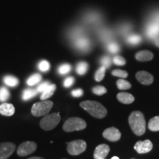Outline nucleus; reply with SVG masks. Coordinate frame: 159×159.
<instances>
[{
	"label": "nucleus",
	"instance_id": "nucleus-28",
	"mask_svg": "<svg viewBox=\"0 0 159 159\" xmlns=\"http://www.w3.org/2000/svg\"><path fill=\"white\" fill-rule=\"evenodd\" d=\"M10 92L5 87L0 88V101L1 102H5L6 100L9 99Z\"/></svg>",
	"mask_w": 159,
	"mask_h": 159
},
{
	"label": "nucleus",
	"instance_id": "nucleus-41",
	"mask_svg": "<svg viewBox=\"0 0 159 159\" xmlns=\"http://www.w3.org/2000/svg\"><path fill=\"white\" fill-rule=\"evenodd\" d=\"M63 159H66V158H63Z\"/></svg>",
	"mask_w": 159,
	"mask_h": 159
},
{
	"label": "nucleus",
	"instance_id": "nucleus-7",
	"mask_svg": "<svg viewBox=\"0 0 159 159\" xmlns=\"http://www.w3.org/2000/svg\"><path fill=\"white\" fill-rule=\"evenodd\" d=\"M86 142L83 140H75L67 143V151L71 156H78L86 150Z\"/></svg>",
	"mask_w": 159,
	"mask_h": 159
},
{
	"label": "nucleus",
	"instance_id": "nucleus-34",
	"mask_svg": "<svg viewBox=\"0 0 159 159\" xmlns=\"http://www.w3.org/2000/svg\"><path fill=\"white\" fill-rule=\"evenodd\" d=\"M112 61L116 66H124L126 63V61L124 57L119 56V55H116V56L113 57Z\"/></svg>",
	"mask_w": 159,
	"mask_h": 159
},
{
	"label": "nucleus",
	"instance_id": "nucleus-32",
	"mask_svg": "<svg viewBox=\"0 0 159 159\" xmlns=\"http://www.w3.org/2000/svg\"><path fill=\"white\" fill-rule=\"evenodd\" d=\"M112 75H114L115 77H119L121 78L124 79L128 77V72L125 70H121V69H115L112 71Z\"/></svg>",
	"mask_w": 159,
	"mask_h": 159
},
{
	"label": "nucleus",
	"instance_id": "nucleus-25",
	"mask_svg": "<svg viewBox=\"0 0 159 159\" xmlns=\"http://www.w3.org/2000/svg\"><path fill=\"white\" fill-rule=\"evenodd\" d=\"M116 85L120 90H127L131 88V84L124 79H119L116 81Z\"/></svg>",
	"mask_w": 159,
	"mask_h": 159
},
{
	"label": "nucleus",
	"instance_id": "nucleus-27",
	"mask_svg": "<svg viewBox=\"0 0 159 159\" xmlns=\"http://www.w3.org/2000/svg\"><path fill=\"white\" fill-rule=\"evenodd\" d=\"M71 69V65L68 64V63H63V64L61 65L58 67V69H57V71L60 75H64L68 74L69 72H70Z\"/></svg>",
	"mask_w": 159,
	"mask_h": 159
},
{
	"label": "nucleus",
	"instance_id": "nucleus-1",
	"mask_svg": "<svg viewBox=\"0 0 159 159\" xmlns=\"http://www.w3.org/2000/svg\"><path fill=\"white\" fill-rule=\"evenodd\" d=\"M128 122L133 132L136 136H142L146 131V121L144 114L140 111H134L128 118Z\"/></svg>",
	"mask_w": 159,
	"mask_h": 159
},
{
	"label": "nucleus",
	"instance_id": "nucleus-14",
	"mask_svg": "<svg viewBox=\"0 0 159 159\" xmlns=\"http://www.w3.org/2000/svg\"><path fill=\"white\" fill-rule=\"evenodd\" d=\"M15 108L13 105L10 103H3L0 105V114L3 116H11L14 114Z\"/></svg>",
	"mask_w": 159,
	"mask_h": 159
},
{
	"label": "nucleus",
	"instance_id": "nucleus-35",
	"mask_svg": "<svg viewBox=\"0 0 159 159\" xmlns=\"http://www.w3.org/2000/svg\"><path fill=\"white\" fill-rule=\"evenodd\" d=\"M49 85H50V83H49V81H45V82L41 83V84L39 85V86L37 87V89H36L37 92L38 93H42L43 91H44Z\"/></svg>",
	"mask_w": 159,
	"mask_h": 159
},
{
	"label": "nucleus",
	"instance_id": "nucleus-26",
	"mask_svg": "<svg viewBox=\"0 0 159 159\" xmlns=\"http://www.w3.org/2000/svg\"><path fill=\"white\" fill-rule=\"evenodd\" d=\"M127 41L131 45H137L142 41V37L139 35H130L127 39Z\"/></svg>",
	"mask_w": 159,
	"mask_h": 159
},
{
	"label": "nucleus",
	"instance_id": "nucleus-13",
	"mask_svg": "<svg viewBox=\"0 0 159 159\" xmlns=\"http://www.w3.org/2000/svg\"><path fill=\"white\" fill-rule=\"evenodd\" d=\"M136 79L143 85H150L153 83V76L148 71H140L136 75Z\"/></svg>",
	"mask_w": 159,
	"mask_h": 159
},
{
	"label": "nucleus",
	"instance_id": "nucleus-3",
	"mask_svg": "<svg viewBox=\"0 0 159 159\" xmlns=\"http://www.w3.org/2000/svg\"><path fill=\"white\" fill-rule=\"evenodd\" d=\"M74 39L75 47L80 51L86 52L91 47L89 39L83 34V32L80 29H76L73 30L71 35Z\"/></svg>",
	"mask_w": 159,
	"mask_h": 159
},
{
	"label": "nucleus",
	"instance_id": "nucleus-21",
	"mask_svg": "<svg viewBox=\"0 0 159 159\" xmlns=\"http://www.w3.org/2000/svg\"><path fill=\"white\" fill-rule=\"evenodd\" d=\"M89 69V64L86 62L82 61L77 63L76 66V72L79 75H83L87 72Z\"/></svg>",
	"mask_w": 159,
	"mask_h": 159
},
{
	"label": "nucleus",
	"instance_id": "nucleus-22",
	"mask_svg": "<svg viewBox=\"0 0 159 159\" xmlns=\"http://www.w3.org/2000/svg\"><path fill=\"white\" fill-rule=\"evenodd\" d=\"M37 94H38L37 91L35 90V89H27L23 91L22 99L25 101L29 100V99H30L33 98V97L36 96Z\"/></svg>",
	"mask_w": 159,
	"mask_h": 159
},
{
	"label": "nucleus",
	"instance_id": "nucleus-6",
	"mask_svg": "<svg viewBox=\"0 0 159 159\" xmlns=\"http://www.w3.org/2000/svg\"><path fill=\"white\" fill-rule=\"evenodd\" d=\"M61 121V115L59 113L47 115L40 122V126L44 130H50L55 128Z\"/></svg>",
	"mask_w": 159,
	"mask_h": 159
},
{
	"label": "nucleus",
	"instance_id": "nucleus-16",
	"mask_svg": "<svg viewBox=\"0 0 159 159\" xmlns=\"http://www.w3.org/2000/svg\"><path fill=\"white\" fill-rule=\"evenodd\" d=\"M159 35V24L152 23L148 26L147 29V35L150 39H155Z\"/></svg>",
	"mask_w": 159,
	"mask_h": 159
},
{
	"label": "nucleus",
	"instance_id": "nucleus-2",
	"mask_svg": "<svg viewBox=\"0 0 159 159\" xmlns=\"http://www.w3.org/2000/svg\"><path fill=\"white\" fill-rule=\"evenodd\" d=\"M80 107L90 114L91 116L98 119H102L107 115V110L102 104L96 101L86 100L80 103Z\"/></svg>",
	"mask_w": 159,
	"mask_h": 159
},
{
	"label": "nucleus",
	"instance_id": "nucleus-39",
	"mask_svg": "<svg viewBox=\"0 0 159 159\" xmlns=\"http://www.w3.org/2000/svg\"><path fill=\"white\" fill-rule=\"evenodd\" d=\"M28 159H44L43 158H41V157H31Z\"/></svg>",
	"mask_w": 159,
	"mask_h": 159
},
{
	"label": "nucleus",
	"instance_id": "nucleus-9",
	"mask_svg": "<svg viewBox=\"0 0 159 159\" xmlns=\"http://www.w3.org/2000/svg\"><path fill=\"white\" fill-rule=\"evenodd\" d=\"M15 144L11 142L0 143V159H7L16 150Z\"/></svg>",
	"mask_w": 159,
	"mask_h": 159
},
{
	"label": "nucleus",
	"instance_id": "nucleus-12",
	"mask_svg": "<svg viewBox=\"0 0 159 159\" xmlns=\"http://www.w3.org/2000/svg\"><path fill=\"white\" fill-rule=\"evenodd\" d=\"M110 152V148L108 145L102 144H99L95 149L94 152V159H105Z\"/></svg>",
	"mask_w": 159,
	"mask_h": 159
},
{
	"label": "nucleus",
	"instance_id": "nucleus-30",
	"mask_svg": "<svg viewBox=\"0 0 159 159\" xmlns=\"http://www.w3.org/2000/svg\"><path fill=\"white\" fill-rule=\"evenodd\" d=\"M107 49L111 53L115 54L119 51V46L116 42H110L107 46Z\"/></svg>",
	"mask_w": 159,
	"mask_h": 159
},
{
	"label": "nucleus",
	"instance_id": "nucleus-5",
	"mask_svg": "<svg viewBox=\"0 0 159 159\" xmlns=\"http://www.w3.org/2000/svg\"><path fill=\"white\" fill-rule=\"evenodd\" d=\"M53 106V102L49 100H43L35 103L32 107L31 112L35 116H42L47 115Z\"/></svg>",
	"mask_w": 159,
	"mask_h": 159
},
{
	"label": "nucleus",
	"instance_id": "nucleus-20",
	"mask_svg": "<svg viewBox=\"0 0 159 159\" xmlns=\"http://www.w3.org/2000/svg\"><path fill=\"white\" fill-rule=\"evenodd\" d=\"M3 80H4V83L10 87H16L19 85V80H18L16 77L11 76V75L5 76L4 77Z\"/></svg>",
	"mask_w": 159,
	"mask_h": 159
},
{
	"label": "nucleus",
	"instance_id": "nucleus-10",
	"mask_svg": "<svg viewBox=\"0 0 159 159\" xmlns=\"http://www.w3.org/2000/svg\"><path fill=\"white\" fill-rule=\"evenodd\" d=\"M153 145L150 140L147 139L144 141H139L134 145V149L139 154L148 153L152 150Z\"/></svg>",
	"mask_w": 159,
	"mask_h": 159
},
{
	"label": "nucleus",
	"instance_id": "nucleus-17",
	"mask_svg": "<svg viewBox=\"0 0 159 159\" xmlns=\"http://www.w3.org/2000/svg\"><path fill=\"white\" fill-rule=\"evenodd\" d=\"M153 58V54L150 51H140L136 54V59L139 61H149Z\"/></svg>",
	"mask_w": 159,
	"mask_h": 159
},
{
	"label": "nucleus",
	"instance_id": "nucleus-18",
	"mask_svg": "<svg viewBox=\"0 0 159 159\" xmlns=\"http://www.w3.org/2000/svg\"><path fill=\"white\" fill-rule=\"evenodd\" d=\"M55 89H56V85L55 84H50L45 89L44 91L41 93V100H46V99H49V97L52 96L54 94Z\"/></svg>",
	"mask_w": 159,
	"mask_h": 159
},
{
	"label": "nucleus",
	"instance_id": "nucleus-23",
	"mask_svg": "<svg viewBox=\"0 0 159 159\" xmlns=\"http://www.w3.org/2000/svg\"><path fill=\"white\" fill-rule=\"evenodd\" d=\"M41 80H42V77H41V75L34 74L31 75V76L27 79V84L30 85V86H33V85H36L39 83L41 82Z\"/></svg>",
	"mask_w": 159,
	"mask_h": 159
},
{
	"label": "nucleus",
	"instance_id": "nucleus-31",
	"mask_svg": "<svg viewBox=\"0 0 159 159\" xmlns=\"http://www.w3.org/2000/svg\"><path fill=\"white\" fill-rule=\"evenodd\" d=\"M92 91L94 94L98 95V96H101V95H103L107 92V89L102 85H97L92 89Z\"/></svg>",
	"mask_w": 159,
	"mask_h": 159
},
{
	"label": "nucleus",
	"instance_id": "nucleus-8",
	"mask_svg": "<svg viewBox=\"0 0 159 159\" xmlns=\"http://www.w3.org/2000/svg\"><path fill=\"white\" fill-rule=\"evenodd\" d=\"M37 149V144L33 142H25L21 144L17 149V154L19 156H27L34 152Z\"/></svg>",
	"mask_w": 159,
	"mask_h": 159
},
{
	"label": "nucleus",
	"instance_id": "nucleus-37",
	"mask_svg": "<svg viewBox=\"0 0 159 159\" xmlns=\"http://www.w3.org/2000/svg\"><path fill=\"white\" fill-rule=\"evenodd\" d=\"M71 95L75 97H80L83 95V91L81 89H75L71 91Z\"/></svg>",
	"mask_w": 159,
	"mask_h": 159
},
{
	"label": "nucleus",
	"instance_id": "nucleus-15",
	"mask_svg": "<svg viewBox=\"0 0 159 159\" xmlns=\"http://www.w3.org/2000/svg\"><path fill=\"white\" fill-rule=\"evenodd\" d=\"M116 97L119 102L123 103V104H130V103L134 102L135 100L134 97L132 94L126 92L119 93Z\"/></svg>",
	"mask_w": 159,
	"mask_h": 159
},
{
	"label": "nucleus",
	"instance_id": "nucleus-38",
	"mask_svg": "<svg viewBox=\"0 0 159 159\" xmlns=\"http://www.w3.org/2000/svg\"><path fill=\"white\" fill-rule=\"evenodd\" d=\"M154 43L157 46V47H159V37H158V38H157V39H156V40H155Z\"/></svg>",
	"mask_w": 159,
	"mask_h": 159
},
{
	"label": "nucleus",
	"instance_id": "nucleus-29",
	"mask_svg": "<svg viewBox=\"0 0 159 159\" xmlns=\"http://www.w3.org/2000/svg\"><path fill=\"white\" fill-rule=\"evenodd\" d=\"M38 67H39L40 71H43V72H46V71H48L49 69H50V64H49V63L47 61L43 60V61H41L39 63Z\"/></svg>",
	"mask_w": 159,
	"mask_h": 159
},
{
	"label": "nucleus",
	"instance_id": "nucleus-19",
	"mask_svg": "<svg viewBox=\"0 0 159 159\" xmlns=\"http://www.w3.org/2000/svg\"><path fill=\"white\" fill-rule=\"evenodd\" d=\"M148 128L151 131H159V116H155L149 121Z\"/></svg>",
	"mask_w": 159,
	"mask_h": 159
},
{
	"label": "nucleus",
	"instance_id": "nucleus-36",
	"mask_svg": "<svg viewBox=\"0 0 159 159\" xmlns=\"http://www.w3.org/2000/svg\"><path fill=\"white\" fill-rule=\"evenodd\" d=\"M75 83V78L73 77H66L63 81V85L65 88H69L71 85L74 84Z\"/></svg>",
	"mask_w": 159,
	"mask_h": 159
},
{
	"label": "nucleus",
	"instance_id": "nucleus-4",
	"mask_svg": "<svg viewBox=\"0 0 159 159\" xmlns=\"http://www.w3.org/2000/svg\"><path fill=\"white\" fill-rule=\"evenodd\" d=\"M86 122L83 119L78 117H71L66 121L63 124V129L66 132L81 130L86 128Z\"/></svg>",
	"mask_w": 159,
	"mask_h": 159
},
{
	"label": "nucleus",
	"instance_id": "nucleus-33",
	"mask_svg": "<svg viewBox=\"0 0 159 159\" xmlns=\"http://www.w3.org/2000/svg\"><path fill=\"white\" fill-rule=\"evenodd\" d=\"M111 63H112V60L109 56H103L100 60V63L102 64V66H105V68H109L111 66Z\"/></svg>",
	"mask_w": 159,
	"mask_h": 159
},
{
	"label": "nucleus",
	"instance_id": "nucleus-11",
	"mask_svg": "<svg viewBox=\"0 0 159 159\" xmlns=\"http://www.w3.org/2000/svg\"><path fill=\"white\" fill-rule=\"evenodd\" d=\"M102 136L105 139L110 142H117L121 138V133L117 128L111 127V128L105 129L103 132Z\"/></svg>",
	"mask_w": 159,
	"mask_h": 159
},
{
	"label": "nucleus",
	"instance_id": "nucleus-24",
	"mask_svg": "<svg viewBox=\"0 0 159 159\" xmlns=\"http://www.w3.org/2000/svg\"><path fill=\"white\" fill-rule=\"evenodd\" d=\"M105 71H106V68H105V66H101L97 69L96 73H95V75H94L95 80L97 81V82H100L101 80H102L105 77Z\"/></svg>",
	"mask_w": 159,
	"mask_h": 159
},
{
	"label": "nucleus",
	"instance_id": "nucleus-42",
	"mask_svg": "<svg viewBox=\"0 0 159 159\" xmlns=\"http://www.w3.org/2000/svg\"></svg>",
	"mask_w": 159,
	"mask_h": 159
},
{
	"label": "nucleus",
	"instance_id": "nucleus-40",
	"mask_svg": "<svg viewBox=\"0 0 159 159\" xmlns=\"http://www.w3.org/2000/svg\"><path fill=\"white\" fill-rule=\"evenodd\" d=\"M111 159H119V158L117 156H114V157H112V158H111Z\"/></svg>",
	"mask_w": 159,
	"mask_h": 159
}]
</instances>
